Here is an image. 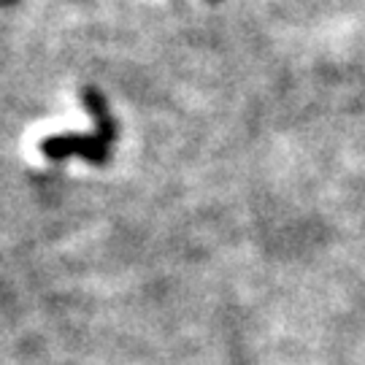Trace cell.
<instances>
[{
    "instance_id": "cell-1",
    "label": "cell",
    "mask_w": 365,
    "mask_h": 365,
    "mask_svg": "<svg viewBox=\"0 0 365 365\" xmlns=\"http://www.w3.org/2000/svg\"><path fill=\"white\" fill-rule=\"evenodd\" d=\"M111 149L103 135L98 133H57L41 141V152L49 160H66L71 155H81L92 165H106L111 160Z\"/></svg>"
},
{
    "instance_id": "cell-2",
    "label": "cell",
    "mask_w": 365,
    "mask_h": 365,
    "mask_svg": "<svg viewBox=\"0 0 365 365\" xmlns=\"http://www.w3.org/2000/svg\"><path fill=\"white\" fill-rule=\"evenodd\" d=\"M78 95H81L84 108H87L92 114V119H95V133L103 135L108 144H114V141H117V122L111 117V108H108L106 98L101 95V90H95V87H81Z\"/></svg>"
},
{
    "instance_id": "cell-3",
    "label": "cell",
    "mask_w": 365,
    "mask_h": 365,
    "mask_svg": "<svg viewBox=\"0 0 365 365\" xmlns=\"http://www.w3.org/2000/svg\"><path fill=\"white\" fill-rule=\"evenodd\" d=\"M3 3H6V6H11V3H16V0H3Z\"/></svg>"
},
{
    "instance_id": "cell-4",
    "label": "cell",
    "mask_w": 365,
    "mask_h": 365,
    "mask_svg": "<svg viewBox=\"0 0 365 365\" xmlns=\"http://www.w3.org/2000/svg\"><path fill=\"white\" fill-rule=\"evenodd\" d=\"M211 3H214V0H211Z\"/></svg>"
}]
</instances>
